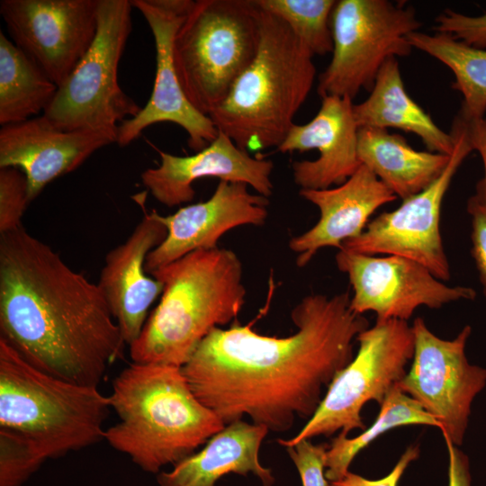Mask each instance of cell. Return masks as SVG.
Here are the masks:
<instances>
[{"mask_svg":"<svg viewBox=\"0 0 486 486\" xmlns=\"http://www.w3.org/2000/svg\"><path fill=\"white\" fill-rule=\"evenodd\" d=\"M148 22L155 42L156 76L151 95L137 115L121 122L117 141L125 147L141 132L158 122H172L188 135L189 147L198 152L213 141L219 130L211 118L198 111L185 95L173 58V42L186 14L191 0H131Z\"/></svg>","mask_w":486,"mask_h":486,"instance_id":"cell-14","label":"cell"},{"mask_svg":"<svg viewBox=\"0 0 486 486\" xmlns=\"http://www.w3.org/2000/svg\"><path fill=\"white\" fill-rule=\"evenodd\" d=\"M109 397L42 372L0 338V428L33 442L47 459L104 439Z\"/></svg>","mask_w":486,"mask_h":486,"instance_id":"cell-6","label":"cell"},{"mask_svg":"<svg viewBox=\"0 0 486 486\" xmlns=\"http://www.w3.org/2000/svg\"><path fill=\"white\" fill-rule=\"evenodd\" d=\"M150 275L163 290L130 346L133 363L182 367L205 337L234 320L245 303L242 263L228 248L191 252Z\"/></svg>","mask_w":486,"mask_h":486,"instance_id":"cell-4","label":"cell"},{"mask_svg":"<svg viewBox=\"0 0 486 486\" xmlns=\"http://www.w3.org/2000/svg\"><path fill=\"white\" fill-rule=\"evenodd\" d=\"M338 270L346 274L353 289L350 308L357 314H376V320L408 321L422 306L440 309L461 301H472L476 291L466 286H448L426 266L398 256H372L339 249Z\"/></svg>","mask_w":486,"mask_h":486,"instance_id":"cell-13","label":"cell"},{"mask_svg":"<svg viewBox=\"0 0 486 486\" xmlns=\"http://www.w3.org/2000/svg\"><path fill=\"white\" fill-rule=\"evenodd\" d=\"M357 150L361 165L402 200L434 183L451 157L416 150L401 135L374 127L359 128Z\"/></svg>","mask_w":486,"mask_h":486,"instance_id":"cell-23","label":"cell"},{"mask_svg":"<svg viewBox=\"0 0 486 486\" xmlns=\"http://www.w3.org/2000/svg\"><path fill=\"white\" fill-rule=\"evenodd\" d=\"M255 0H196L176 32L173 58L183 90L209 116L256 56Z\"/></svg>","mask_w":486,"mask_h":486,"instance_id":"cell-7","label":"cell"},{"mask_svg":"<svg viewBox=\"0 0 486 486\" xmlns=\"http://www.w3.org/2000/svg\"><path fill=\"white\" fill-rule=\"evenodd\" d=\"M359 346L352 361L328 386L323 400L304 427L289 439L277 442L286 447L318 436H347L364 430L361 411L374 400L381 406L391 390L405 377L414 355L415 337L408 321L376 320L356 338Z\"/></svg>","mask_w":486,"mask_h":486,"instance_id":"cell-9","label":"cell"},{"mask_svg":"<svg viewBox=\"0 0 486 486\" xmlns=\"http://www.w3.org/2000/svg\"><path fill=\"white\" fill-rule=\"evenodd\" d=\"M417 48L447 66L455 76L452 87L464 101L460 113L466 118H482L486 112V49L477 48L447 33L413 32L408 35Z\"/></svg>","mask_w":486,"mask_h":486,"instance_id":"cell-26","label":"cell"},{"mask_svg":"<svg viewBox=\"0 0 486 486\" xmlns=\"http://www.w3.org/2000/svg\"><path fill=\"white\" fill-rule=\"evenodd\" d=\"M450 133L454 147L441 176L422 192L402 200L395 210L371 220L364 230L346 240L341 249L406 257L426 266L443 282L450 279V266L440 232L441 208L458 167L472 150L458 115Z\"/></svg>","mask_w":486,"mask_h":486,"instance_id":"cell-11","label":"cell"},{"mask_svg":"<svg viewBox=\"0 0 486 486\" xmlns=\"http://www.w3.org/2000/svg\"><path fill=\"white\" fill-rule=\"evenodd\" d=\"M99 0H1L12 41L58 86L92 45Z\"/></svg>","mask_w":486,"mask_h":486,"instance_id":"cell-15","label":"cell"},{"mask_svg":"<svg viewBox=\"0 0 486 486\" xmlns=\"http://www.w3.org/2000/svg\"><path fill=\"white\" fill-rule=\"evenodd\" d=\"M117 141L104 131L62 130L43 114L0 130V167L19 168L33 201L53 180L79 167L98 149Z\"/></svg>","mask_w":486,"mask_h":486,"instance_id":"cell-17","label":"cell"},{"mask_svg":"<svg viewBox=\"0 0 486 486\" xmlns=\"http://www.w3.org/2000/svg\"><path fill=\"white\" fill-rule=\"evenodd\" d=\"M348 292L311 293L292 310L297 330L284 338L236 320L213 328L182 366L197 399L225 425L248 416L272 432L310 419L336 375L354 358V342L369 328L350 308Z\"/></svg>","mask_w":486,"mask_h":486,"instance_id":"cell-1","label":"cell"},{"mask_svg":"<svg viewBox=\"0 0 486 486\" xmlns=\"http://www.w3.org/2000/svg\"><path fill=\"white\" fill-rule=\"evenodd\" d=\"M300 195L318 207L320 219L289 242L291 250L298 254V266H306L323 248L341 249L346 240L364 230L376 210L398 198L364 165L340 185L320 190L300 189Z\"/></svg>","mask_w":486,"mask_h":486,"instance_id":"cell-21","label":"cell"},{"mask_svg":"<svg viewBox=\"0 0 486 486\" xmlns=\"http://www.w3.org/2000/svg\"><path fill=\"white\" fill-rule=\"evenodd\" d=\"M410 425L440 429V424L397 384L380 406L379 413L370 427L356 437L338 435L331 440L326 454V479L328 482L342 479L349 472L355 457L378 436L392 428Z\"/></svg>","mask_w":486,"mask_h":486,"instance_id":"cell-27","label":"cell"},{"mask_svg":"<svg viewBox=\"0 0 486 486\" xmlns=\"http://www.w3.org/2000/svg\"><path fill=\"white\" fill-rule=\"evenodd\" d=\"M108 397L119 421L104 439L146 472L176 464L226 426L178 366L132 362L113 379Z\"/></svg>","mask_w":486,"mask_h":486,"instance_id":"cell-3","label":"cell"},{"mask_svg":"<svg viewBox=\"0 0 486 486\" xmlns=\"http://www.w3.org/2000/svg\"><path fill=\"white\" fill-rule=\"evenodd\" d=\"M448 452V486H472L468 456L444 436Z\"/></svg>","mask_w":486,"mask_h":486,"instance_id":"cell-36","label":"cell"},{"mask_svg":"<svg viewBox=\"0 0 486 486\" xmlns=\"http://www.w3.org/2000/svg\"><path fill=\"white\" fill-rule=\"evenodd\" d=\"M370 92L367 99L353 106L359 128L400 129L418 135L429 151L451 156V133L441 130L408 94L395 57L382 65Z\"/></svg>","mask_w":486,"mask_h":486,"instance_id":"cell-24","label":"cell"},{"mask_svg":"<svg viewBox=\"0 0 486 486\" xmlns=\"http://www.w3.org/2000/svg\"><path fill=\"white\" fill-rule=\"evenodd\" d=\"M57 91L58 86L1 31V126L43 114Z\"/></svg>","mask_w":486,"mask_h":486,"instance_id":"cell-25","label":"cell"},{"mask_svg":"<svg viewBox=\"0 0 486 486\" xmlns=\"http://www.w3.org/2000/svg\"><path fill=\"white\" fill-rule=\"evenodd\" d=\"M353 100L328 95L317 114L305 124H293L276 148L281 153L317 149L314 160L294 161V183L301 189L320 190L345 183L361 166Z\"/></svg>","mask_w":486,"mask_h":486,"instance_id":"cell-19","label":"cell"},{"mask_svg":"<svg viewBox=\"0 0 486 486\" xmlns=\"http://www.w3.org/2000/svg\"><path fill=\"white\" fill-rule=\"evenodd\" d=\"M467 212L472 218V256L486 297V202L476 195L467 201Z\"/></svg>","mask_w":486,"mask_h":486,"instance_id":"cell-33","label":"cell"},{"mask_svg":"<svg viewBox=\"0 0 486 486\" xmlns=\"http://www.w3.org/2000/svg\"><path fill=\"white\" fill-rule=\"evenodd\" d=\"M25 175L13 166L0 167V234L22 227L30 203Z\"/></svg>","mask_w":486,"mask_h":486,"instance_id":"cell-30","label":"cell"},{"mask_svg":"<svg viewBox=\"0 0 486 486\" xmlns=\"http://www.w3.org/2000/svg\"><path fill=\"white\" fill-rule=\"evenodd\" d=\"M434 30L447 33L469 45L486 49V14L469 16L446 9L436 18Z\"/></svg>","mask_w":486,"mask_h":486,"instance_id":"cell-32","label":"cell"},{"mask_svg":"<svg viewBox=\"0 0 486 486\" xmlns=\"http://www.w3.org/2000/svg\"><path fill=\"white\" fill-rule=\"evenodd\" d=\"M334 0H255L262 10L279 17L313 55L333 50L331 14Z\"/></svg>","mask_w":486,"mask_h":486,"instance_id":"cell-28","label":"cell"},{"mask_svg":"<svg viewBox=\"0 0 486 486\" xmlns=\"http://www.w3.org/2000/svg\"><path fill=\"white\" fill-rule=\"evenodd\" d=\"M0 334L42 372L95 387L126 345L98 284L23 226L0 234Z\"/></svg>","mask_w":486,"mask_h":486,"instance_id":"cell-2","label":"cell"},{"mask_svg":"<svg viewBox=\"0 0 486 486\" xmlns=\"http://www.w3.org/2000/svg\"><path fill=\"white\" fill-rule=\"evenodd\" d=\"M458 116L464 123L472 149L478 151L482 159L484 175L476 184L474 195L486 202V117L466 118L460 112Z\"/></svg>","mask_w":486,"mask_h":486,"instance_id":"cell-35","label":"cell"},{"mask_svg":"<svg viewBox=\"0 0 486 486\" xmlns=\"http://www.w3.org/2000/svg\"><path fill=\"white\" fill-rule=\"evenodd\" d=\"M167 235L157 211L145 213L127 239L111 249L97 283L129 346L139 338L163 285L145 269L148 255Z\"/></svg>","mask_w":486,"mask_h":486,"instance_id":"cell-20","label":"cell"},{"mask_svg":"<svg viewBox=\"0 0 486 486\" xmlns=\"http://www.w3.org/2000/svg\"><path fill=\"white\" fill-rule=\"evenodd\" d=\"M131 7L129 0H99L94 40L43 112L57 128L117 135L119 124L140 111L118 81Z\"/></svg>","mask_w":486,"mask_h":486,"instance_id":"cell-8","label":"cell"},{"mask_svg":"<svg viewBox=\"0 0 486 486\" xmlns=\"http://www.w3.org/2000/svg\"><path fill=\"white\" fill-rule=\"evenodd\" d=\"M159 165L143 171L140 178L151 195L167 207L191 202L195 194L194 183L205 177L244 183L268 198L273 194V162L250 156L221 131L194 155L159 151Z\"/></svg>","mask_w":486,"mask_h":486,"instance_id":"cell-18","label":"cell"},{"mask_svg":"<svg viewBox=\"0 0 486 486\" xmlns=\"http://www.w3.org/2000/svg\"><path fill=\"white\" fill-rule=\"evenodd\" d=\"M330 63L319 76L317 92L354 99L371 91L387 59L411 52L408 35L421 23L415 10L387 0H339L331 20Z\"/></svg>","mask_w":486,"mask_h":486,"instance_id":"cell-10","label":"cell"},{"mask_svg":"<svg viewBox=\"0 0 486 486\" xmlns=\"http://www.w3.org/2000/svg\"><path fill=\"white\" fill-rule=\"evenodd\" d=\"M328 449V444L315 445L310 439H303L286 447L300 474L302 486H328L325 476Z\"/></svg>","mask_w":486,"mask_h":486,"instance_id":"cell-31","label":"cell"},{"mask_svg":"<svg viewBox=\"0 0 486 486\" xmlns=\"http://www.w3.org/2000/svg\"><path fill=\"white\" fill-rule=\"evenodd\" d=\"M259 28L255 58L209 115L219 131L248 152L284 141L316 76L313 55L285 22L259 8Z\"/></svg>","mask_w":486,"mask_h":486,"instance_id":"cell-5","label":"cell"},{"mask_svg":"<svg viewBox=\"0 0 486 486\" xmlns=\"http://www.w3.org/2000/svg\"><path fill=\"white\" fill-rule=\"evenodd\" d=\"M263 426L237 420L212 436L203 448L157 474L158 486H216L228 473H252L263 486H272V470L259 461V449L268 433Z\"/></svg>","mask_w":486,"mask_h":486,"instance_id":"cell-22","label":"cell"},{"mask_svg":"<svg viewBox=\"0 0 486 486\" xmlns=\"http://www.w3.org/2000/svg\"><path fill=\"white\" fill-rule=\"evenodd\" d=\"M414 355L400 390L418 401L439 424L443 436L462 446L472 401L486 386V369L469 363L465 346L472 328L450 340L435 335L422 318L411 325Z\"/></svg>","mask_w":486,"mask_h":486,"instance_id":"cell-12","label":"cell"},{"mask_svg":"<svg viewBox=\"0 0 486 486\" xmlns=\"http://www.w3.org/2000/svg\"><path fill=\"white\" fill-rule=\"evenodd\" d=\"M248 188L244 183L220 180L207 201L181 207L168 216L160 215L167 235L148 255L147 273L150 274L191 252L218 248L220 237L234 228L263 225L269 198Z\"/></svg>","mask_w":486,"mask_h":486,"instance_id":"cell-16","label":"cell"},{"mask_svg":"<svg viewBox=\"0 0 486 486\" xmlns=\"http://www.w3.org/2000/svg\"><path fill=\"white\" fill-rule=\"evenodd\" d=\"M47 460L33 442L0 428V486H22Z\"/></svg>","mask_w":486,"mask_h":486,"instance_id":"cell-29","label":"cell"},{"mask_svg":"<svg viewBox=\"0 0 486 486\" xmlns=\"http://www.w3.org/2000/svg\"><path fill=\"white\" fill-rule=\"evenodd\" d=\"M418 456L419 446L411 445L406 448L392 472L385 477L370 480L349 471L342 479L328 482V486H398L407 467Z\"/></svg>","mask_w":486,"mask_h":486,"instance_id":"cell-34","label":"cell"}]
</instances>
